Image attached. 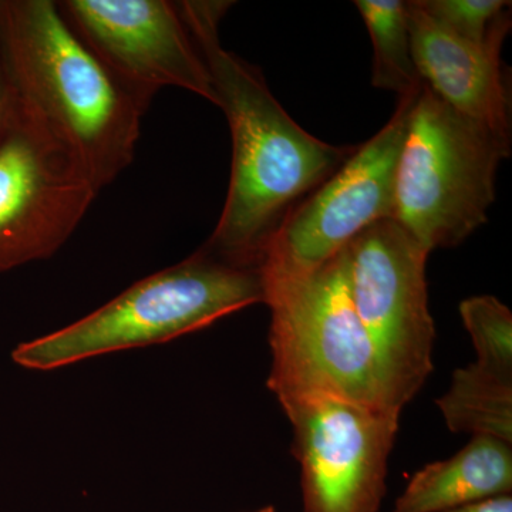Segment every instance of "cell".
Returning <instances> with one entry per match:
<instances>
[{
  "label": "cell",
  "mask_w": 512,
  "mask_h": 512,
  "mask_svg": "<svg viewBox=\"0 0 512 512\" xmlns=\"http://www.w3.org/2000/svg\"><path fill=\"white\" fill-rule=\"evenodd\" d=\"M210 72L232 138L231 178L217 227L200 248L241 268L259 269L265 249L289 212L336 173L357 147L333 146L286 113L254 64L221 45L220 26L234 5L177 2Z\"/></svg>",
  "instance_id": "cell-1"
},
{
  "label": "cell",
  "mask_w": 512,
  "mask_h": 512,
  "mask_svg": "<svg viewBox=\"0 0 512 512\" xmlns=\"http://www.w3.org/2000/svg\"><path fill=\"white\" fill-rule=\"evenodd\" d=\"M0 46L19 113L97 191L133 163L146 107L64 19L56 0H0Z\"/></svg>",
  "instance_id": "cell-2"
},
{
  "label": "cell",
  "mask_w": 512,
  "mask_h": 512,
  "mask_svg": "<svg viewBox=\"0 0 512 512\" xmlns=\"http://www.w3.org/2000/svg\"><path fill=\"white\" fill-rule=\"evenodd\" d=\"M261 275L271 311L266 386L279 403L329 396L402 414L353 305L345 249L303 274Z\"/></svg>",
  "instance_id": "cell-3"
},
{
  "label": "cell",
  "mask_w": 512,
  "mask_h": 512,
  "mask_svg": "<svg viewBox=\"0 0 512 512\" xmlns=\"http://www.w3.org/2000/svg\"><path fill=\"white\" fill-rule=\"evenodd\" d=\"M256 303H264L259 269L229 265L198 249L72 325L22 343L12 359L25 369L55 370L181 338Z\"/></svg>",
  "instance_id": "cell-4"
},
{
  "label": "cell",
  "mask_w": 512,
  "mask_h": 512,
  "mask_svg": "<svg viewBox=\"0 0 512 512\" xmlns=\"http://www.w3.org/2000/svg\"><path fill=\"white\" fill-rule=\"evenodd\" d=\"M511 136L458 113L424 86L396 174L394 220L427 251L453 248L488 220Z\"/></svg>",
  "instance_id": "cell-5"
},
{
  "label": "cell",
  "mask_w": 512,
  "mask_h": 512,
  "mask_svg": "<svg viewBox=\"0 0 512 512\" xmlns=\"http://www.w3.org/2000/svg\"><path fill=\"white\" fill-rule=\"evenodd\" d=\"M345 252L353 305L375 346L390 403L402 413L434 369L430 252L394 218L367 228Z\"/></svg>",
  "instance_id": "cell-6"
},
{
  "label": "cell",
  "mask_w": 512,
  "mask_h": 512,
  "mask_svg": "<svg viewBox=\"0 0 512 512\" xmlns=\"http://www.w3.org/2000/svg\"><path fill=\"white\" fill-rule=\"evenodd\" d=\"M419 93L402 97L389 123L289 212L265 249L262 274L312 271L376 222L394 218L397 165Z\"/></svg>",
  "instance_id": "cell-7"
},
{
  "label": "cell",
  "mask_w": 512,
  "mask_h": 512,
  "mask_svg": "<svg viewBox=\"0 0 512 512\" xmlns=\"http://www.w3.org/2000/svg\"><path fill=\"white\" fill-rule=\"evenodd\" d=\"M281 406L293 427L303 512H379L400 414L329 396Z\"/></svg>",
  "instance_id": "cell-8"
},
{
  "label": "cell",
  "mask_w": 512,
  "mask_h": 512,
  "mask_svg": "<svg viewBox=\"0 0 512 512\" xmlns=\"http://www.w3.org/2000/svg\"><path fill=\"white\" fill-rule=\"evenodd\" d=\"M60 12L146 109L167 87L218 106L207 64L168 0H62Z\"/></svg>",
  "instance_id": "cell-9"
},
{
  "label": "cell",
  "mask_w": 512,
  "mask_h": 512,
  "mask_svg": "<svg viewBox=\"0 0 512 512\" xmlns=\"http://www.w3.org/2000/svg\"><path fill=\"white\" fill-rule=\"evenodd\" d=\"M99 191L19 113L0 138V274L52 258Z\"/></svg>",
  "instance_id": "cell-10"
},
{
  "label": "cell",
  "mask_w": 512,
  "mask_h": 512,
  "mask_svg": "<svg viewBox=\"0 0 512 512\" xmlns=\"http://www.w3.org/2000/svg\"><path fill=\"white\" fill-rule=\"evenodd\" d=\"M412 55L421 82L458 113L511 136V96L501 62L510 30L484 43L470 42L441 28L407 2Z\"/></svg>",
  "instance_id": "cell-11"
},
{
  "label": "cell",
  "mask_w": 512,
  "mask_h": 512,
  "mask_svg": "<svg viewBox=\"0 0 512 512\" xmlns=\"http://www.w3.org/2000/svg\"><path fill=\"white\" fill-rule=\"evenodd\" d=\"M476 362L457 369L437 400L448 430L512 443V313L490 295L460 303Z\"/></svg>",
  "instance_id": "cell-12"
},
{
  "label": "cell",
  "mask_w": 512,
  "mask_h": 512,
  "mask_svg": "<svg viewBox=\"0 0 512 512\" xmlns=\"http://www.w3.org/2000/svg\"><path fill=\"white\" fill-rule=\"evenodd\" d=\"M512 491V443L473 436L447 460L417 471L392 512H448Z\"/></svg>",
  "instance_id": "cell-13"
},
{
  "label": "cell",
  "mask_w": 512,
  "mask_h": 512,
  "mask_svg": "<svg viewBox=\"0 0 512 512\" xmlns=\"http://www.w3.org/2000/svg\"><path fill=\"white\" fill-rule=\"evenodd\" d=\"M373 45L372 84L402 97L423 87L412 55L407 2L356 0Z\"/></svg>",
  "instance_id": "cell-14"
},
{
  "label": "cell",
  "mask_w": 512,
  "mask_h": 512,
  "mask_svg": "<svg viewBox=\"0 0 512 512\" xmlns=\"http://www.w3.org/2000/svg\"><path fill=\"white\" fill-rule=\"evenodd\" d=\"M441 28L470 42L484 43L511 29L510 2L505 0H416Z\"/></svg>",
  "instance_id": "cell-15"
},
{
  "label": "cell",
  "mask_w": 512,
  "mask_h": 512,
  "mask_svg": "<svg viewBox=\"0 0 512 512\" xmlns=\"http://www.w3.org/2000/svg\"><path fill=\"white\" fill-rule=\"evenodd\" d=\"M16 117H18V101H16L15 90L6 66L5 55L0 46V138L5 136L6 131L12 127Z\"/></svg>",
  "instance_id": "cell-16"
},
{
  "label": "cell",
  "mask_w": 512,
  "mask_h": 512,
  "mask_svg": "<svg viewBox=\"0 0 512 512\" xmlns=\"http://www.w3.org/2000/svg\"><path fill=\"white\" fill-rule=\"evenodd\" d=\"M448 512H512V497L511 494L500 495V497L488 498V500L464 505Z\"/></svg>",
  "instance_id": "cell-17"
},
{
  "label": "cell",
  "mask_w": 512,
  "mask_h": 512,
  "mask_svg": "<svg viewBox=\"0 0 512 512\" xmlns=\"http://www.w3.org/2000/svg\"><path fill=\"white\" fill-rule=\"evenodd\" d=\"M248 512H276L275 508L272 505H266V507L258 508V510L248 511Z\"/></svg>",
  "instance_id": "cell-18"
}]
</instances>
